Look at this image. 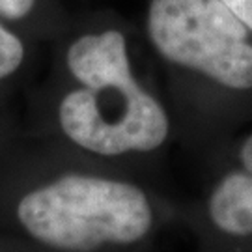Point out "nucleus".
Masks as SVG:
<instances>
[{"instance_id":"f257e3e1","label":"nucleus","mask_w":252,"mask_h":252,"mask_svg":"<svg viewBox=\"0 0 252 252\" xmlns=\"http://www.w3.org/2000/svg\"><path fill=\"white\" fill-rule=\"evenodd\" d=\"M67 67L82 84L60 103V126L75 144L120 155L152 152L164 142L166 112L135 81L118 30L77 39L67 51Z\"/></svg>"},{"instance_id":"f03ea898","label":"nucleus","mask_w":252,"mask_h":252,"mask_svg":"<svg viewBox=\"0 0 252 252\" xmlns=\"http://www.w3.org/2000/svg\"><path fill=\"white\" fill-rule=\"evenodd\" d=\"M17 217L37 241L69 252L135 243L152 228V207L138 187L81 174L28 192Z\"/></svg>"},{"instance_id":"7ed1b4c3","label":"nucleus","mask_w":252,"mask_h":252,"mask_svg":"<svg viewBox=\"0 0 252 252\" xmlns=\"http://www.w3.org/2000/svg\"><path fill=\"white\" fill-rule=\"evenodd\" d=\"M148 32L157 51L234 90L252 88L247 27L222 0H152Z\"/></svg>"},{"instance_id":"20e7f679","label":"nucleus","mask_w":252,"mask_h":252,"mask_svg":"<svg viewBox=\"0 0 252 252\" xmlns=\"http://www.w3.org/2000/svg\"><path fill=\"white\" fill-rule=\"evenodd\" d=\"M241 170L230 172L215 187L209 198L213 224L228 235H252V135L239 152Z\"/></svg>"},{"instance_id":"39448f33","label":"nucleus","mask_w":252,"mask_h":252,"mask_svg":"<svg viewBox=\"0 0 252 252\" xmlns=\"http://www.w3.org/2000/svg\"><path fill=\"white\" fill-rule=\"evenodd\" d=\"M25 56L23 43L4 27H0V79L8 77L17 69Z\"/></svg>"},{"instance_id":"423d86ee","label":"nucleus","mask_w":252,"mask_h":252,"mask_svg":"<svg viewBox=\"0 0 252 252\" xmlns=\"http://www.w3.org/2000/svg\"><path fill=\"white\" fill-rule=\"evenodd\" d=\"M36 0H0V15L8 19L25 17L34 8Z\"/></svg>"},{"instance_id":"0eeeda50","label":"nucleus","mask_w":252,"mask_h":252,"mask_svg":"<svg viewBox=\"0 0 252 252\" xmlns=\"http://www.w3.org/2000/svg\"><path fill=\"white\" fill-rule=\"evenodd\" d=\"M222 2L234 11L245 27L252 30V0H222Z\"/></svg>"}]
</instances>
